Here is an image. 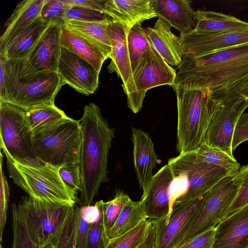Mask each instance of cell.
<instances>
[{
	"mask_svg": "<svg viewBox=\"0 0 248 248\" xmlns=\"http://www.w3.org/2000/svg\"><path fill=\"white\" fill-rule=\"evenodd\" d=\"M1 190L0 202V240H2V235L6 222L7 205L9 200V188L6 180L1 167Z\"/></svg>",
	"mask_w": 248,
	"mask_h": 248,
	"instance_id": "cell-44",
	"label": "cell"
},
{
	"mask_svg": "<svg viewBox=\"0 0 248 248\" xmlns=\"http://www.w3.org/2000/svg\"><path fill=\"white\" fill-rule=\"evenodd\" d=\"M171 26L159 18L154 27L145 31L154 48L171 66H178L185 55L179 37L171 31Z\"/></svg>",
	"mask_w": 248,
	"mask_h": 248,
	"instance_id": "cell-23",
	"label": "cell"
},
{
	"mask_svg": "<svg viewBox=\"0 0 248 248\" xmlns=\"http://www.w3.org/2000/svg\"><path fill=\"white\" fill-rule=\"evenodd\" d=\"M148 219L141 202L131 199L124 205L114 225L108 234L109 240L118 237Z\"/></svg>",
	"mask_w": 248,
	"mask_h": 248,
	"instance_id": "cell-30",
	"label": "cell"
},
{
	"mask_svg": "<svg viewBox=\"0 0 248 248\" xmlns=\"http://www.w3.org/2000/svg\"><path fill=\"white\" fill-rule=\"evenodd\" d=\"M76 224L74 248H87L88 231L91 225L82 215L80 207H76Z\"/></svg>",
	"mask_w": 248,
	"mask_h": 248,
	"instance_id": "cell-42",
	"label": "cell"
},
{
	"mask_svg": "<svg viewBox=\"0 0 248 248\" xmlns=\"http://www.w3.org/2000/svg\"><path fill=\"white\" fill-rule=\"evenodd\" d=\"M104 13L113 22L130 29L157 16L151 0H106Z\"/></svg>",
	"mask_w": 248,
	"mask_h": 248,
	"instance_id": "cell-20",
	"label": "cell"
},
{
	"mask_svg": "<svg viewBox=\"0 0 248 248\" xmlns=\"http://www.w3.org/2000/svg\"><path fill=\"white\" fill-rule=\"evenodd\" d=\"M68 3L89 8L104 13L106 0H64Z\"/></svg>",
	"mask_w": 248,
	"mask_h": 248,
	"instance_id": "cell-47",
	"label": "cell"
},
{
	"mask_svg": "<svg viewBox=\"0 0 248 248\" xmlns=\"http://www.w3.org/2000/svg\"><path fill=\"white\" fill-rule=\"evenodd\" d=\"M0 248H3L2 246L1 245H0Z\"/></svg>",
	"mask_w": 248,
	"mask_h": 248,
	"instance_id": "cell-52",
	"label": "cell"
},
{
	"mask_svg": "<svg viewBox=\"0 0 248 248\" xmlns=\"http://www.w3.org/2000/svg\"><path fill=\"white\" fill-rule=\"evenodd\" d=\"M248 140V112H244L239 118L235 126L232 141L233 152L241 143Z\"/></svg>",
	"mask_w": 248,
	"mask_h": 248,
	"instance_id": "cell-45",
	"label": "cell"
},
{
	"mask_svg": "<svg viewBox=\"0 0 248 248\" xmlns=\"http://www.w3.org/2000/svg\"><path fill=\"white\" fill-rule=\"evenodd\" d=\"M167 164L174 176L184 173L189 181L187 193L176 202H186L197 198L209 191L222 179L230 176L223 168L200 159L195 152L172 157Z\"/></svg>",
	"mask_w": 248,
	"mask_h": 248,
	"instance_id": "cell-9",
	"label": "cell"
},
{
	"mask_svg": "<svg viewBox=\"0 0 248 248\" xmlns=\"http://www.w3.org/2000/svg\"><path fill=\"white\" fill-rule=\"evenodd\" d=\"M155 227L151 220V224L146 238L137 248H155Z\"/></svg>",
	"mask_w": 248,
	"mask_h": 248,
	"instance_id": "cell-48",
	"label": "cell"
},
{
	"mask_svg": "<svg viewBox=\"0 0 248 248\" xmlns=\"http://www.w3.org/2000/svg\"><path fill=\"white\" fill-rule=\"evenodd\" d=\"M188 0H151L159 18L177 29L180 35L191 32L195 26V11Z\"/></svg>",
	"mask_w": 248,
	"mask_h": 248,
	"instance_id": "cell-22",
	"label": "cell"
},
{
	"mask_svg": "<svg viewBox=\"0 0 248 248\" xmlns=\"http://www.w3.org/2000/svg\"><path fill=\"white\" fill-rule=\"evenodd\" d=\"M133 163L139 186L143 189L153 176V169L157 162V155L149 135L141 129L132 127Z\"/></svg>",
	"mask_w": 248,
	"mask_h": 248,
	"instance_id": "cell-21",
	"label": "cell"
},
{
	"mask_svg": "<svg viewBox=\"0 0 248 248\" xmlns=\"http://www.w3.org/2000/svg\"><path fill=\"white\" fill-rule=\"evenodd\" d=\"M9 59L2 51H0V92L4 87L6 68Z\"/></svg>",
	"mask_w": 248,
	"mask_h": 248,
	"instance_id": "cell-49",
	"label": "cell"
},
{
	"mask_svg": "<svg viewBox=\"0 0 248 248\" xmlns=\"http://www.w3.org/2000/svg\"><path fill=\"white\" fill-rule=\"evenodd\" d=\"M186 54L195 57L211 55L248 44V30L220 34L209 35L192 31L179 37Z\"/></svg>",
	"mask_w": 248,
	"mask_h": 248,
	"instance_id": "cell-17",
	"label": "cell"
},
{
	"mask_svg": "<svg viewBox=\"0 0 248 248\" xmlns=\"http://www.w3.org/2000/svg\"><path fill=\"white\" fill-rule=\"evenodd\" d=\"M176 70L172 87L206 90L225 101L248 82V44L200 57L186 54Z\"/></svg>",
	"mask_w": 248,
	"mask_h": 248,
	"instance_id": "cell-1",
	"label": "cell"
},
{
	"mask_svg": "<svg viewBox=\"0 0 248 248\" xmlns=\"http://www.w3.org/2000/svg\"><path fill=\"white\" fill-rule=\"evenodd\" d=\"M72 6L64 0H45L41 16L45 21L52 24L64 25L65 12Z\"/></svg>",
	"mask_w": 248,
	"mask_h": 248,
	"instance_id": "cell-36",
	"label": "cell"
},
{
	"mask_svg": "<svg viewBox=\"0 0 248 248\" xmlns=\"http://www.w3.org/2000/svg\"><path fill=\"white\" fill-rule=\"evenodd\" d=\"M26 121L32 135L51 127L69 118L55 104L35 106L24 110Z\"/></svg>",
	"mask_w": 248,
	"mask_h": 248,
	"instance_id": "cell-29",
	"label": "cell"
},
{
	"mask_svg": "<svg viewBox=\"0 0 248 248\" xmlns=\"http://www.w3.org/2000/svg\"><path fill=\"white\" fill-rule=\"evenodd\" d=\"M200 159L203 161L219 166L227 170L229 175L235 176L241 166L234 157H232L225 153L211 147L203 142L195 151Z\"/></svg>",
	"mask_w": 248,
	"mask_h": 248,
	"instance_id": "cell-32",
	"label": "cell"
},
{
	"mask_svg": "<svg viewBox=\"0 0 248 248\" xmlns=\"http://www.w3.org/2000/svg\"><path fill=\"white\" fill-rule=\"evenodd\" d=\"M52 24L41 16L21 31L17 35L0 49L9 59L26 58Z\"/></svg>",
	"mask_w": 248,
	"mask_h": 248,
	"instance_id": "cell-25",
	"label": "cell"
},
{
	"mask_svg": "<svg viewBox=\"0 0 248 248\" xmlns=\"http://www.w3.org/2000/svg\"><path fill=\"white\" fill-rule=\"evenodd\" d=\"M65 20L102 22L110 20L111 19L103 12L83 6L72 5L65 12Z\"/></svg>",
	"mask_w": 248,
	"mask_h": 248,
	"instance_id": "cell-38",
	"label": "cell"
},
{
	"mask_svg": "<svg viewBox=\"0 0 248 248\" xmlns=\"http://www.w3.org/2000/svg\"><path fill=\"white\" fill-rule=\"evenodd\" d=\"M189 181L186 174L181 173L174 176L169 189L170 210L168 215L164 218L165 224L169 221L174 202L187 193Z\"/></svg>",
	"mask_w": 248,
	"mask_h": 248,
	"instance_id": "cell-40",
	"label": "cell"
},
{
	"mask_svg": "<svg viewBox=\"0 0 248 248\" xmlns=\"http://www.w3.org/2000/svg\"><path fill=\"white\" fill-rule=\"evenodd\" d=\"M173 178L170 167L166 164L144 186L140 201L149 219H160L168 215L169 189Z\"/></svg>",
	"mask_w": 248,
	"mask_h": 248,
	"instance_id": "cell-18",
	"label": "cell"
},
{
	"mask_svg": "<svg viewBox=\"0 0 248 248\" xmlns=\"http://www.w3.org/2000/svg\"><path fill=\"white\" fill-rule=\"evenodd\" d=\"M60 45L88 62L99 73L104 62L108 58L99 47L64 25H61Z\"/></svg>",
	"mask_w": 248,
	"mask_h": 248,
	"instance_id": "cell-27",
	"label": "cell"
},
{
	"mask_svg": "<svg viewBox=\"0 0 248 248\" xmlns=\"http://www.w3.org/2000/svg\"><path fill=\"white\" fill-rule=\"evenodd\" d=\"M13 240L12 248H38L27 230L25 220L17 204L12 205Z\"/></svg>",
	"mask_w": 248,
	"mask_h": 248,
	"instance_id": "cell-33",
	"label": "cell"
},
{
	"mask_svg": "<svg viewBox=\"0 0 248 248\" xmlns=\"http://www.w3.org/2000/svg\"><path fill=\"white\" fill-rule=\"evenodd\" d=\"M176 75V70L153 46L146 51L133 72L136 87L143 98L153 88L165 85L172 87Z\"/></svg>",
	"mask_w": 248,
	"mask_h": 248,
	"instance_id": "cell-16",
	"label": "cell"
},
{
	"mask_svg": "<svg viewBox=\"0 0 248 248\" xmlns=\"http://www.w3.org/2000/svg\"><path fill=\"white\" fill-rule=\"evenodd\" d=\"M0 102L1 149L18 159L30 163L39 162L32 150V135L26 121L24 110Z\"/></svg>",
	"mask_w": 248,
	"mask_h": 248,
	"instance_id": "cell-10",
	"label": "cell"
},
{
	"mask_svg": "<svg viewBox=\"0 0 248 248\" xmlns=\"http://www.w3.org/2000/svg\"><path fill=\"white\" fill-rule=\"evenodd\" d=\"M127 45L133 73L144 53L153 46L145 29L141 24L129 29L127 35Z\"/></svg>",
	"mask_w": 248,
	"mask_h": 248,
	"instance_id": "cell-31",
	"label": "cell"
},
{
	"mask_svg": "<svg viewBox=\"0 0 248 248\" xmlns=\"http://www.w3.org/2000/svg\"><path fill=\"white\" fill-rule=\"evenodd\" d=\"M194 20L192 31L201 34L216 35L248 30V22L213 11L198 10Z\"/></svg>",
	"mask_w": 248,
	"mask_h": 248,
	"instance_id": "cell-24",
	"label": "cell"
},
{
	"mask_svg": "<svg viewBox=\"0 0 248 248\" xmlns=\"http://www.w3.org/2000/svg\"><path fill=\"white\" fill-rule=\"evenodd\" d=\"M45 0H24L19 2L5 24L0 37V49L41 16Z\"/></svg>",
	"mask_w": 248,
	"mask_h": 248,
	"instance_id": "cell-26",
	"label": "cell"
},
{
	"mask_svg": "<svg viewBox=\"0 0 248 248\" xmlns=\"http://www.w3.org/2000/svg\"><path fill=\"white\" fill-rule=\"evenodd\" d=\"M62 86L57 72L26 73L17 59H9L0 101L24 110L40 105L55 104V97Z\"/></svg>",
	"mask_w": 248,
	"mask_h": 248,
	"instance_id": "cell-5",
	"label": "cell"
},
{
	"mask_svg": "<svg viewBox=\"0 0 248 248\" xmlns=\"http://www.w3.org/2000/svg\"><path fill=\"white\" fill-rule=\"evenodd\" d=\"M31 238L39 248L52 243L75 205L39 201L22 197L17 204Z\"/></svg>",
	"mask_w": 248,
	"mask_h": 248,
	"instance_id": "cell-8",
	"label": "cell"
},
{
	"mask_svg": "<svg viewBox=\"0 0 248 248\" xmlns=\"http://www.w3.org/2000/svg\"><path fill=\"white\" fill-rule=\"evenodd\" d=\"M82 134L80 120L69 118L32 134V148L38 159L62 167L79 164Z\"/></svg>",
	"mask_w": 248,
	"mask_h": 248,
	"instance_id": "cell-6",
	"label": "cell"
},
{
	"mask_svg": "<svg viewBox=\"0 0 248 248\" xmlns=\"http://www.w3.org/2000/svg\"><path fill=\"white\" fill-rule=\"evenodd\" d=\"M39 248H53V245L52 243H49Z\"/></svg>",
	"mask_w": 248,
	"mask_h": 248,
	"instance_id": "cell-51",
	"label": "cell"
},
{
	"mask_svg": "<svg viewBox=\"0 0 248 248\" xmlns=\"http://www.w3.org/2000/svg\"><path fill=\"white\" fill-rule=\"evenodd\" d=\"M129 29L112 20L110 21L108 31L111 46V62L107 69L110 73L115 72L121 78L128 107L134 113H137L142 107L144 98L139 93L134 80L127 45Z\"/></svg>",
	"mask_w": 248,
	"mask_h": 248,
	"instance_id": "cell-11",
	"label": "cell"
},
{
	"mask_svg": "<svg viewBox=\"0 0 248 248\" xmlns=\"http://www.w3.org/2000/svg\"><path fill=\"white\" fill-rule=\"evenodd\" d=\"M110 20L102 22H90L65 20L64 25L99 47L108 58H110L111 46L108 27Z\"/></svg>",
	"mask_w": 248,
	"mask_h": 248,
	"instance_id": "cell-28",
	"label": "cell"
},
{
	"mask_svg": "<svg viewBox=\"0 0 248 248\" xmlns=\"http://www.w3.org/2000/svg\"><path fill=\"white\" fill-rule=\"evenodd\" d=\"M109 241L104 227L102 210L99 219L90 226L87 235V248H105Z\"/></svg>",
	"mask_w": 248,
	"mask_h": 248,
	"instance_id": "cell-41",
	"label": "cell"
},
{
	"mask_svg": "<svg viewBox=\"0 0 248 248\" xmlns=\"http://www.w3.org/2000/svg\"><path fill=\"white\" fill-rule=\"evenodd\" d=\"M80 125L79 202L80 206H84L91 205L101 185L108 181V156L115 131L103 117L100 108L93 103L84 107Z\"/></svg>",
	"mask_w": 248,
	"mask_h": 248,
	"instance_id": "cell-2",
	"label": "cell"
},
{
	"mask_svg": "<svg viewBox=\"0 0 248 248\" xmlns=\"http://www.w3.org/2000/svg\"><path fill=\"white\" fill-rule=\"evenodd\" d=\"M215 228L210 229L193 238L180 248H212Z\"/></svg>",
	"mask_w": 248,
	"mask_h": 248,
	"instance_id": "cell-46",
	"label": "cell"
},
{
	"mask_svg": "<svg viewBox=\"0 0 248 248\" xmlns=\"http://www.w3.org/2000/svg\"><path fill=\"white\" fill-rule=\"evenodd\" d=\"M130 200V197L123 192L116 194L114 198L103 202V218L105 232L108 234L116 222L125 204Z\"/></svg>",
	"mask_w": 248,
	"mask_h": 248,
	"instance_id": "cell-35",
	"label": "cell"
},
{
	"mask_svg": "<svg viewBox=\"0 0 248 248\" xmlns=\"http://www.w3.org/2000/svg\"><path fill=\"white\" fill-rule=\"evenodd\" d=\"M57 73L62 85L67 84L79 93L89 95L98 88L99 73L88 62L62 46Z\"/></svg>",
	"mask_w": 248,
	"mask_h": 248,
	"instance_id": "cell-15",
	"label": "cell"
},
{
	"mask_svg": "<svg viewBox=\"0 0 248 248\" xmlns=\"http://www.w3.org/2000/svg\"><path fill=\"white\" fill-rule=\"evenodd\" d=\"M150 224L149 218L140 222L125 234L110 240L105 248H137L146 238Z\"/></svg>",
	"mask_w": 248,
	"mask_h": 248,
	"instance_id": "cell-34",
	"label": "cell"
},
{
	"mask_svg": "<svg viewBox=\"0 0 248 248\" xmlns=\"http://www.w3.org/2000/svg\"><path fill=\"white\" fill-rule=\"evenodd\" d=\"M76 216V207H74L52 242L53 248H74Z\"/></svg>",
	"mask_w": 248,
	"mask_h": 248,
	"instance_id": "cell-37",
	"label": "cell"
},
{
	"mask_svg": "<svg viewBox=\"0 0 248 248\" xmlns=\"http://www.w3.org/2000/svg\"><path fill=\"white\" fill-rule=\"evenodd\" d=\"M247 98L248 99V97Z\"/></svg>",
	"mask_w": 248,
	"mask_h": 248,
	"instance_id": "cell-53",
	"label": "cell"
},
{
	"mask_svg": "<svg viewBox=\"0 0 248 248\" xmlns=\"http://www.w3.org/2000/svg\"><path fill=\"white\" fill-rule=\"evenodd\" d=\"M172 88L177 104L176 150L179 155L195 152L204 142L208 124L223 102L206 90Z\"/></svg>",
	"mask_w": 248,
	"mask_h": 248,
	"instance_id": "cell-3",
	"label": "cell"
},
{
	"mask_svg": "<svg viewBox=\"0 0 248 248\" xmlns=\"http://www.w3.org/2000/svg\"><path fill=\"white\" fill-rule=\"evenodd\" d=\"M6 159L8 170L13 182L29 197L54 203L75 205L77 191L67 186L61 178V167L54 166L40 160L30 163L16 158L2 150Z\"/></svg>",
	"mask_w": 248,
	"mask_h": 248,
	"instance_id": "cell-4",
	"label": "cell"
},
{
	"mask_svg": "<svg viewBox=\"0 0 248 248\" xmlns=\"http://www.w3.org/2000/svg\"><path fill=\"white\" fill-rule=\"evenodd\" d=\"M208 192L188 202H175L167 224L164 222V217L150 219L155 231V248H173L177 239L202 206Z\"/></svg>",
	"mask_w": 248,
	"mask_h": 248,
	"instance_id": "cell-13",
	"label": "cell"
},
{
	"mask_svg": "<svg viewBox=\"0 0 248 248\" xmlns=\"http://www.w3.org/2000/svg\"><path fill=\"white\" fill-rule=\"evenodd\" d=\"M212 248H248V204L219 222Z\"/></svg>",
	"mask_w": 248,
	"mask_h": 248,
	"instance_id": "cell-19",
	"label": "cell"
},
{
	"mask_svg": "<svg viewBox=\"0 0 248 248\" xmlns=\"http://www.w3.org/2000/svg\"><path fill=\"white\" fill-rule=\"evenodd\" d=\"M248 107V99L239 95L223 102L210 121L206 129L204 142L234 157L232 141L235 126Z\"/></svg>",
	"mask_w": 248,
	"mask_h": 248,
	"instance_id": "cell-12",
	"label": "cell"
},
{
	"mask_svg": "<svg viewBox=\"0 0 248 248\" xmlns=\"http://www.w3.org/2000/svg\"><path fill=\"white\" fill-rule=\"evenodd\" d=\"M234 176H228L208 192L204 203L189 225L176 240L173 248H180L196 236L215 229L225 217L238 193Z\"/></svg>",
	"mask_w": 248,
	"mask_h": 248,
	"instance_id": "cell-7",
	"label": "cell"
},
{
	"mask_svg": "<svg viewBox=\"0 0 248 248\" xmlns=\"http://www.w3.org/2000/svg\"><path fill=\"white\" fill-rule=\"evenodd\" d=\"M234 179L239 185L238 193L225 217L248 204V165L241 166Z\"/></svg>",
	"mask_w": 248,
	"mask_h": 248,
	"instance_id": "cell-39",
	"label": "cell"
},
{
	"mask_svg": "<svg viewBox=\"0 0 248 248\" xmlns=\"http://www.w3.org/2000/svg\"><path fill=\"white\" fill-rule=\"evenodd\" d=\"M61 26L52 24L25 59H17L26 73L57 72L61 55Z\"/></svg>",
	"mask_w": 248,
	"mask_h": 248,
	"instance_id": "cell-14",
	"label": "cell"
},
{
	"mask_svg": "<svg viewBox=\"0 0 248 248\" xmlns=\"http://www.w3.org/2000/svg\"><path fill=\"white\" fill-rule=\"evenodd\" d=\"M59 173L63 182L70 188L80 191L81 178L78 164L65 165L62 166Z\"/></svg>",
	"mask_w": 248,
	"mask_h": 248,
	"instance_id": "cell-43",
	"label": "cell"
},
{
	"mask_svg": "<svg viewBox=\"0 0 248 248\" xmlns=\"http://www.w3.org/2000/svg\"><path fill=\"white\" fill-rule=\"evenodd\" d=\"M237 95H239L246 98L248 97V82L238 89L234 96Z\"/></svg>",
	"mask_w": 248,
	"mask_h": 248,
	"instance_id": "cell-50",
	"label": "cell"
}]
</instances>
